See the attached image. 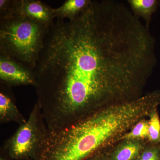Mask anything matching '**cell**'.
<instances>
[{
	"label": "cell",
	"instance_id": "obj_1",
	"mask_svg": "<svg viewBox=\"0 0 160 160\" xmlns=\"http://www.w3.org/2000/svg\"><path fill=\"white\" fill-rule=\"evenodd\" d=\"M158 105L153 92L102 107L74 122L47 128L46 139L35 160H85L110 142Z\"/></svg>",
	"mask_w": 160,
	"mask_h": 160
},
{
	"label": "cell",
	"instance_id": "obj_2",
	"mask_svg": "<svg viewBox=\"0 0 160 160\" xmlns=\"http://www.w3.org/2000/svg\"><path fill=\"white\" fill-rule=\"evenodd\" d=\"M49 27L21 16L0 20V55L34 71Z\"/></svg>",
	"mask_w": 160,
	"mask_h": 160
},
{
	"label": "cell",
	"instance_id": "obj_3",
	"mask_svg": "<svg viewBox=\"0 0 160 160\" xmlns=\"http://www.w3.org/2000/svg\"><path fill=\"white\" fill-rule=\"evenodd\" d=\"M47 127L37 102L26 122L5 141L1 154L11 160H32L46 139Z\"/></svg>",
	"mask_w": 160,
	"mask_h": 160
},
{
	"label": "cell",
	"instance_id": "obj_4",
	"mask_svg": "<svg viewBox=\"0 0 160 160\" xmlns=\"http://www.w3.org/2000/svg\"><path fill=\"white\" fill-rule=\"evenodd\" d=\"M0 80L11 87L36 84L34 71L2 55H0Z\"/></svg>",
	"mask_w": 160,
	"mask_h": 160
},
{
	"label": "cell",
	"instance_id": "obj_5",
	"mask_svg": "<svg viewBox=\"0 0 160 160\" xmlns=\"http://www.w3.org/2000/svg\"><path fill=\"white\" fill-rule=\"evenodd\" d=\"M21 16L49 26L54 21L53 8L39 0H16L14 16Z\"/></svg>",
	"mask_w": 160,
	"mask_h": 160
},
{
	"label": "cell",
	"instance_id": "obj_6",
	"mask_svg": "<svg viewBox=\"0 0 160 160\" xmlns=\"http://www.w3.org/2000/svg\"><path fill=\"white\" fill-rule=\"evenodd\" d=\"M11 86L1 82L0 84V122L1 123L14 122L20 125L26 120L16 105Z\"/></svg>",
	"mask_w": 160,
	"mask_h": 160
},
{
	"label": "cell",
	"instance_id": "obj_7",
	"mask_svg": "<svg viewBox=\"0 0 160 160\" xmlns=\"http://www.w3.org/2000/svg\"><path fill=\"white\" fill-rule=\"evenodd\" d=\"M91 0H67L57 9H53L55 19L71 20L86 9Z\"/></svg>",
	"mask_w": 160,
	"mask_h": 160
},
{
	"label": "cell",
	"instance_id": "obj_8",
	"mask_svg": "<svg viewBox=\"0 0 160 160\" xmlns=\"http://www.w3.org/2000/svg\"><path fill=\"white\" fill-rule=\"evenodd\" d=\"M131 11L138 17L142 18L149 29L152 17L156 11L159 2L157 0H128Z\"/></svg>",
	"mask_w": 160,
	"mask_h": 160
},
{
	"label": "cell",
	"instance_id": "obj_9",
	"mask_svg": "<svg viewBox=\"0 0 160 160\" xmlns=\"http://www.w3.org/2000/svg\"><path fill=\"white\" fill-rule=\"evenodd\" d=\"M133 140H129L120 146L115 152L112 160H134L139 154L142 146L138 142Z\"/></svg>",
	"mask_w": 160,
	"mask_h": 160
},
{
	"label": "cell",
	"instance_id": "obj_10",
	"mask_svg": "<svg viewBox=\"0 0 160 160\" xmlns=\"http://www.w3.org/2000/svg\"><path fill=\"white\" fill-rule=\"evenodd\" d=\"M149 136L148 121L142 120L133 126L131 131L121 137L122 139L133 140L136 139L148 138Z\"/></svg>",
	"mask_w": 160,
	"mask_h": 160
},
{
	"label": "cell",
	"instance_id": "obj_11",
	"mask_svg": "<svg viewBox=\"0 0 160 160\" xmlns=\"http://www.w3.org/2000/svg\"><path fill=\"white\" fill-rule=\"evenodd\" d=\"M149 116L148 138L152 142L160 143V121L156 109L152 112Z\"/></svg>",
	"mask_w": 160,
	"mask_h": 160
},
{
	"label": "cell",
	"instance_id": "obj_12",
	"mask_svg": "<svg viewBox=\"0 0 160 160\" xmlns=\"http://www.w3.org/2000/svg\"><path fill=\"white\" fill-rule=\"evenodd\" d=\"M16 0H0V20L14 16Z\"/></svg>",
	"mask_w": 160,
	"mask_h": 160
},
{
	"label": "cell",
	"instance_id": "obj_13",
	"mask_svg": "<svg viewBox=\"0 0 160 160\" xmlns=\"http://www.w3.org/2000/svg\"><path fill=\"white\" fill-rule=\"evenodd\" d=\"M138 160H160V149L153 147L144 151Z\"/></svg>",
	"mask_w": 160,
	"mask_h": 160
},
{
	"label": "cell",
	"instance_id": "obj_14",
	"mask_svg": "<svg viewBox=\"0 0 160 160\" xmlns=\"http://www.w3.org/2000/svg\"><path fill=\"white\" fill-rule=\"evenodd\" d=\"M96 155V153H94V154L92 155L91 156L89 157V158H87L85 160H102L100 158H98L97 157Z\"/></svg>",
	"mask_w": 160,
	"mask_h": 160
},
{
	"label": "cell",
	"instance_id": "obj_15",
	"mask_svg": "<svg viewBox=\"0 0 160 160\" xmlns=\"http://www.w3.org/2000/svg\"><path fill=\"white\" fill-rule=\"evenodd\" d=\"M0 160H11L8 158L4 156V155L1 154V157H0Z\"/></svg>",
	"mask_w": 160,
	"mask_h": 160
},
{
	"label": "cell",
	"instance_id": "obj_16",
	"mask_svg": "<svg viewBox=\"0 0 160 160\" xmlns=\"http://www.w3.org/2000/svg\"><path fill=\"white\" fill-rule=\"evenodd\" d=\"M159 5H160V1H159Z\"/></svg>",
	"mask_w": 160,
	"mask_h": 160
}]
</instances>
